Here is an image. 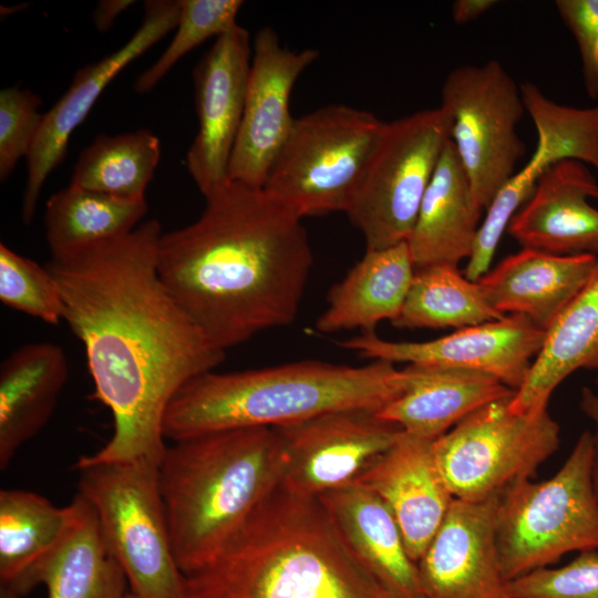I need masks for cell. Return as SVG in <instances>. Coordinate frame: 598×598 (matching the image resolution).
I'll use <instances>...</instances> for the list:
<instances>
[{
	"label": "cell",
	"instance_id": "e0dca14e",
	"mask_svg": "<svg viewBox=\"0 0 598 598\" xmlns=\"http://www.w3.org/2000/svg\"><path fill=\"white\" fill-rule=\"evenodd\" d=\"M497 502L453 498L416 563L424 598H507L495 540Z\"/></svg>",
	"mask_w": 598,
	"mask_h": 598
},
{
	"label": "cell",
	"instance_id": "ffe728a7",
	"mask_svg": "<svg viewBox=\"0 0 598 598\" xmlns=\"http://www.w3.org/2000/svg\"><path fill=\"white\" fill-rule=\"evenodd\" d=\"M597 255H555L523 248L482 276L487 302L501 315H522L547 331L588 281Z\"/></svg>",
	"mask_w": 598,
	"mask_h": 598
},
{
	"label": "cell",
	"instance_id": "d6986e66",
	"mask_svg": "<svg viewBox=\"0 0 598 598\" xmlns=\"http://www.w3.org/2000/svg\"><path fill=\"white\" fill-rule=\"evenodd\" d=\"M598 183L586 164L565 159L539 177L532 196L508 224L523 248L555 255L598 254Z\"/></svg>",
	"mask_w": 598,
	"mask_h": 598
},
{
	"label": "cell",
	"instance_id": "d6a6232c",
	"mask_svg": "<svg viewBox=\"0 0 598 598\" xmlns=\"http://www.w3.org/2000/svg\"><path fill=\"white\" fill-rule=\"evenodd\" d=\"M243 4L240 0H179L175 35L157 61L138 75L135 91L148 93L186 53L235 28Z\"/></svg>",
	"mask_w": 598,
	"mask_h": 598
},
{
	"label": "cell",
	"instance_id": "277c9868",
	"mask_svg": "<svg viewBox=\"0 0 598 598\" xmlns=\"http://www.w3.org/2000/svg\"><path fill=\"white\" fill-rule=\"evenodd\" d=\"M403 370L303 360L277 367L199 374L173 396L163 416L165 440L234 429L276 427L342 409L381 410L405 390Z\"/></svg>",
	"mask_w": 598,
	"mask_h": 598
},
{
	"label": "cell",
	"instance_id": "ba28073f",
	"mask_svg": "<svg viewBox=\"0 0 598 598\" xmlns=\"http://www.w3.org/2000/svg\"><path fill=\"white\" fill-rule=\"evenodd\" d=\"M384 124L344 104L296 118L264 189L301 218L347 213Z\"/></svg>",
	"mask_w": 598,
	"mask_h": 598
},
{
	"label": "cell",
	"instance_id": "60d3db41",
	"mask_svg": "<svg viewBox=\"0 0 598 598\" xmlns=\"http://www.w3.org/2000/svg\"><path fill=\"white\" fill-rule=\"evenodd\" d=\"M496 3L497 1L494 0H457L452 7L453 20L458 24L471 22L484 14Z\"/></svg>",
	"mask_w": 598,
	"mask_h": 598
},
{
	"label": "cell",
	"instance_id": "44dd1931",
	"mask_svg": "<svg viewBox=\"0 0 598 598\" xmlns=\"http://www.w3.org/2000/svg\"><path fill=\"white\" fill-rule=\"evenodd\" d=\"M319 498L350 551L391 598H424L416 563L373 492L355 482Z\"/></svg>",
	"mask_w": 598,
	"mask_h": 598
},
{
	"label": "cell",
	"instance_id": "52a82bcc",
	"mask_svg": "<svg viewBox=\"0 0 598 598\" xmlns=\"http://www.w3.org/2000/svg\"><path fill=\"white\" fill-rule=\"evenodd\" d=\"M157 462L76 463L79 492L93 506L105 543L141 598H188L174 556Z\"/></svg>",
	"mask_w": 598,
	"mask_h": 598
},
{
	"label": "cell",
	"instance_id": "4316f807",
	"mask_svg": "<svg viewBox=\"0 0 598 598\" xmlns=\"http://www.w3.org/2000/svg\"><path fill=\"white\" fill-rule=\"evenodd\" d=\"M579 369L598 370V262L546 331L524 383L509 400V410L525 414L547 409L553 391Z\"/></svg>",
	"mask_w": 598,
	"mask_h": 598
},
{
	"label": "cell",
	"instance_id": "8d00e7d4",
	"mask_svg": "<svg viewBox=\"0 0 598 598\" xmlns=\"http://www.w3.org/2000/svg\"><path fill=\"white\" fill-rule=\"evenodd\" d=\"M41 97L28 89L0 92V179L6 181L21 157L28 156L42 123Z\"/></svg>",
	"mask_w": 598,
	"mask_h": 598
},
{
	"label": "cell",
	"instance_id": "f35d334b",
	"mask_svg": "<svg viewBox=\"0 0 598 598\" xmlns=\"http://www.w3.org/2000/svg\"><path fill=\"white\" fill-rule=\"evenodd\" d=\"M579 408L581 412L589 417L594 425L592 439V460H591V476L592 484L598 497V377L595 381V389L584 386L581 389Z\"/></svg>",
	"mask_w": 598,
	"mask_h": 598
},
{
	"label": "cell",
	"instance_id": "4fadbf2b",
	"mask_svg": "<svg viewBox=\"0 0 598 598\" xmlns=\"http://www.w3.org/2000/svg\"><path fill=\"white\" fill-rule=\"evenodd\" d=\"M545 337L546 331L537 328L527 317L509 315L430 341H388L369 331L338 344L373 361L482 372L516 391L524 383L534 361L532 359L539 353Z\"/></svg>",
	"mask_w": 598,
	"mask_h": 598
},
{
	"label": "cell",
	"instance_id": "ab89813d",
	"mask_svg": "<svg viewBox=\"0 0 598 598\" xmlns=\"http://www.w3.org/2000/svg\"><path fill=\"white\" fill-rule=\"evenodd\" d=\"M133 0H101L97 2L92 13V20L99 32H106L115 19L128 7L134 4Z\"/></svg>",
	"mask_w": 598,
	"mask_h": 598
},
{
	"label": "cell",
	"instance_id": "9c48e42d",
	"mask_svg": "<svg viewBox=\"0 0 598 598\" xmlns=\"http://www.w3.org/2000/svg\"><path fill=\"white\" fill-rule=\"evenodd\" d=\"M511 398L478 408L433 441L437 466L453 498L498 497L515 483L532 480L558 450L560 429L548 408L513 413Z\"/></svg>",
	"mask_w": 598,
	"mask_h": 598
},
{
	"label": "cell",
	"instance_id": "e575fe53",
	"mask_svg": "<svg viewBox=\"0 0 598 598\" xmlns=\"http://www.w3.org/2000/svg\"><path fill=\"white\" fill-rule=\"evenodd\" d=\"M543 173V169L529 159L493 198L486 208V216L478 228L465 268L464 276L467 279L477 281L488 271L504 230L522 205L532 196Z\"/></svg>",
	"mask_w": 598,
	"mask_h": 598
},
{
	"label": "cell",
	"instance_id": "9a60e30c",
	"mask_svg": "<svg viewBox=\"0 0 598 598\" xmlns=\"http://www.w3.org/2000/svg\"><path fill=\"white\" fill-rule=\"evenodd\" d=\"M252 45L240 25L215 39L196 64L193 79L198 131L186 154V167L204 197L228 178L240 127Z\"/></svg>",
	"mask_w": 598,
	"mask_h": 598
},
{
	"label": "cell",
	"instance_id": "2e32d148",
	"mask_svg": "<svg viewBox=\"0 0 598 598\" xmlns=\"http://www.w3.org/2000/svg\"><path fill=\"white\" fill-rule=\"evenodd\" d=\"M179 0H150L144 19L133 37L102 60L80 68L66 90L42 123L27 156L28 176L22 195L24 224L33 220L42 186L50 173L63 161L72 132L84 121L111 80L176 28Z\"/></svg>",
	"mask_w": 598,
	"mask_h": 598
},
{
	"label": "cell",
	"instance_id": "3957f363",
	"mask_svg": "<svg viewBox=\"0 0 598 598\" xmlns=\"http://www.w3.org/2000/svg\"><path fill=\"white\" fill-rule=\"evenodd\" d=\"M186 578L188 598H391L350 551L320 498L281 483Z\"/></svg>",
	"mask_w": 598,
	"mask_h": 598
},
{
	"label": "cell",
	"instance_id": "d590c367",
	"mask_svg": "<svg viewBox=\"0 0 598 598\" xmlns=\"http://www.w3.org/2000/svg\"><path fill=\"white\" fill-rule=\"evenodd\" d=\"M507 598H598V551L559 568H539L507 581Z\"/></svg>",
	"mask_w": 598,
	"mask_h": 598
},
{
	"label": "cell",
	"instance_id": "f546056e",
	"mask_svg": "<svg viewBox=\"0 0 598 598\" xmlns=\"http://www.w3.org/2000/svg\"><path fill=\"white\" fill-rule=\"evenodd\" d=\"M159 156V140L148 130L102 134L81 152L70 184L122 202L146 203Z\"/></svg>",
	"mask_w": 598,
	"mask_h": 598
},
{
	"label": "cell",
	"instance_id": "b9f144b4",
	"mask_svg": "<svg viewBox=\"0 0 598 598\" xmlns=\"http://www.w3.org/2000/svg\"><path fill=\"white\" fill-rule=\"evenodd\" d=\"M123 598H141V597L130 591V592H126Z\"/></svg>",
	"mask_w": 598,
	"mask_h": 598
},
{
	"label": "cell",
	"instance_id": "836d02e7",
	"mask_svg": "<svg viewBox=\"0 0 598 598\" xmlns=\"http://www.w3.org/2000/svg\"><path fill=\"white\" fill-rule=\"evenodd\" d=\"M0 300L49 324L63 320V302L55 279L44 266L0 245Z\"/></svg>",
	"mask_w": 598,
	"mask_h": 598
},
{
	"label": "cell",
	"instance_id": "5b68a950",
	"mask_svg": "<svg viewBox=\"0 0 598 598\" xmlns=\"http://www.w3.org/2000/svg\"><path fill=\"white\" fill-rule=\"evenodd\" d=\"M274 427L210 432L173 442L158 464L175 559L189 575L212 561L281 483Z\"/></svg>",
	"mask_w": 598,
	"mask_h": 598
},
{
	"label": "cell",
	"instance_id": "f1b7e54d",
	"mask_svg": "<svg viewBox=\"0 0 598 598\" xmlns=\"http://www.w3.org/2000/svg\"><path fill=\"white\" fill-rule=\"evenodd\" d=\"M146 203H127L70 184L45 204V238L51 258H62L134 230Z\"/></svg>",
	"mask_w": 598,
	"mask_h": 598
},
{
	"label": "cell",
	"instance_id": "83f0119b",
	"mask_svg": "<svg viewBox=\"0 0 598 598\" xmlns=\"http://www.w3.org/2000/svg\"><path fill=\"white\" fill-rule=\"evenodd\" d=\"M70 506L58 507L24 489L0 491V598L28 595V581L54 548L70 520Z\"/></svg>",
	"mask_w": 598,
	"mask_h": 598
},
{
	"label": "cell",
	"instance_id": "ac0fdd59",
	"mask_svg": "<svg viewBox=\"0 0 598 598\" xmlns=\"http://www.w3.org/2000/svg\"><path fill=\"white\" fill-rule=\"evenodd\" d=\"M357 483L386 505L410 557L417 563L453 501L434 456L433 440L403 431Z\"/></svg>",
	"mask_w": 598,
	"mask_h": 598
},
{
	"label": "cell",
	"instance_id": "7a4b0ae2",
	"mask_svg": "<svg viewBox=\"0 0 598 598\" xmlns=\"http://www.w3.org/2000/svg\"><path fill=\"white\" fill-rule=\"evenodd\" d=\"M197 220L162 234L159 277L214 346L226 351L297 318L313 264L299 217L264 188L228 181Z\"/></svg>",
	"mask_w": 598,
	"mask_h": 598
},
{
	"label": "cell",
	"instance_id": "5bb4252c",
	"mask_svg": "<svg viewBox=\"0 0 598 598\" xmlns=\"http://www.w3.org/2000/svg\"><path fill=\"white\" fill-rule=\"evenodd\" d=\"M318 58L316 49L295 52L283 48L271 28L256 33L244 114L228 166L229 181L264 188L296 120L289 109L292 87Z\"/></svg>",
	"mask_w": 598,
	"mask_h": 598
},
{
	"label": "cell",
	"instance_id": "cb8c5ba5",
	"mask_svg": "<svg viewBox=\"0 0 598 598\" xmlns=\"http://www.w3.org/2000/svg\"><path fill=\"white\" fill-rule=\"evenodd\" d=\"M69 378L61 347L32 342L11 352L0 365V470L49 422Z\"/></svg>",
	"mask_w": 598,
	"mask_h": 598
},
{
	"label": "cell",
	"instance_id": "8fae6325",
	"mask_svg": "<svg viewBox=\"0 0 598 598\" xmlns=\"http://www.w3.org/2000/svg\"><path fill=\"white\" fill-rule=\"evenodd\" d=\"M440 107L474 200L485 210L526 154L516 131L526 112L519 85L497 60L457 66L443 82Z\"/></svg>",
	"mask_w": 598,
	"mask_h": 598
},
{
	"label": "cell",
	"instance_id": "d4e9b609",
	"mask_svg": "<svg viewBox=\"0 0 598 598\" xmlns=\"http://www.w3.org/2000/svg\"><path fill=\"white\" fill-rule=\"evenodd\" d=\"M69 506L66 529L32 571L28 591L43 584L48 598H123L127 579L105 543L93 506L80 493Z\"/></svg>",
	"mask_w": 598,
	"mask_h": 598
},
{
	"label": "cell",
	"instance_id": "1f68e13d",
	"mask_svg": "<svg viewBox=\"0 0 598 598\" xmlns=\"http://www.w3.org/2000/svg\"><path fill=\"white\" fill-rule=\"evenodd\" d=\"M526 112L537 132L538 153L551 165L574 159L598 172V106L579 109L548 99L532 82L519 85Z\"/></svg>",
	"mask_w": 598,
	"mask_h": 598
},
{
	"label": "cell",
	"instance_id": "7c38bea8",
	"mask_svg": "<svg viewBox=\"0 0 598 598\" xmlns=\"http://www.w3.org/2000/svg\"><path fill=\"white\" fill-rule=\"evenodd\" d=\"M283 451L281 484L313 497L355 483L403 432L374 409H342L274 427Z\"/></svg>",
	"mask_w": 598,
	"mask_h": 598
},
{
	"label": "cell",
	"instance_id": "4dcf8cb0",
	"mask_svg": "<svg viewBox=\"0 0 598 598\" xmlns=\"http://www.w3.org/2000/svg\"><path fill=\"white\" fill-rule=\"evenodd\" d=\"M486 300L477 281L457 266L432 265L415 269L399 317V328H466L502 319Z\"/></svg>",
	"mask_w": 598,
	"mask_h": 598
},
{
	"label": "cell",
	"instance_id": "8992f818",
	"mask_svg": "<svg viewBox=\"0 0 598 598\" xmlns=\"http://www.w3.org/2000/svg\"><path fill=\"white\" fill-rule=\"evenodd\" d=\"M591 432L578 437L559 471L542 482L515 483L498 496L495 540L507 581L570 551L598 549V497Z\"/></svg>",
	"mask_w": 598,
	"mask_h": 598
},
{
	"label": "cell",
	"instance_id": "74e56055",
	"mask_svg": "<svg viewBox=\"0 0 598 598\" xmlns=\"http://www.w3.org/2000/svg\"><path fill=\"white\" fill-rule=\"evenodd\" d=\"M555 7L580 54L584 86L598 97V0H557Z\"/></svg>",
	"mask_w": 598,
	"mask_h": 598
},
{
	"label": "cell",
	"instance_id": "30bf717a",
	"mask_svg": "<svg viewBox=\"0 0 598 598\" xmlns=\"http://www.w3.org/2000/svg\"><path fill=\"white\" fill-rule=\"evenodd\" d=\"M450 130L440 106L385 122L346 213L367 249L408 241Z\"/></svg>",
	"mask_w": 598,
	"mask_h": 598
},
{
	"label": "cell",
	"instance_id": "484cf974",
	"mask_svg": "<svg viewBox=\"0 0 598 598\" xmlns=\"http://www.w3.org/2000/svg\"><path fill=\"white\" fill-rule=\"evenodd\" d=\"M414 272L406 241L367 249L346 277L329 290L328 306L315 328L322 333L357 328L369 332L383 320L393 322L402 310Z\"/></svg>",
	"mask_w": 598,
	"mask_h": 598
},
{
	"label": "cell",
	"instance_id": "7402d4cb",
	"mask_svg": "<svg viewBox=\"0 0 598 598\" xmlns=\"http://www.w3.org/2000/svg\"><path fill=\"white\" fill-rule=\"evenodd\" d=\"M405 390L379 415L409 434L436 440L478 408L515 391L496 378L472 370L409 363Z\"/></svg>",
	"mask_w": 598,
	"mask_h": 598
},
{
	"label": "cell",
	"instance_id": "603a6c76",
	"mask_svg": "<svg viewBox=\"0 0 598 598\" xmlns=\"http://www.w3.org/2000/svg\"><path fill=\"white\" fill-rule=\"evenodd\" d=\"M483 209L475 203L466 172L446 142L406 241L415 269L454 265L472 255Z\"/></svg>",
	"mask_w": 598,
	"mask_h": 598
},
{
	"label": "cell",
	"instance_id": "6da1fadb",
	"mask_svg": "<svg viewBox=\"0 0 598 598\" xmlns=\"http://www.w3.org/2000/svg\"><path fill=\"white\" fill-rule=\"evenodd\" d=\"M156 219L45 265L59 287L63 320L82 341L95 398L114 422L111 439L76 463L150 460L166 450V408L193 378L225 359L163 283Z\"/></svg>",
	"mask_w": 598,
	"mask_h": 598
}]
</instances>
